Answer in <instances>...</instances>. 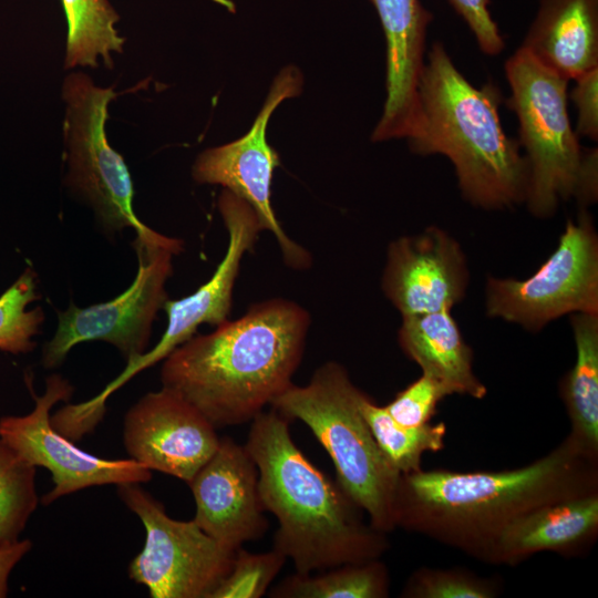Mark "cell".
<instances>
[{"label": "cell", "instance_id": "cell-10", "mask_svg": "<svg viewBox=\"0 0 598 598\" xmlns=\"http://www.w3.org/2000/svg\"><path fill=\"white\" fill-rule=\"evenodd\" d=\"M117 494L146 535L128 566L130 578L145 586L152 598H212L229 574L236 550L220 545L194 519L169 517L140 483L120 484Z\"/></svg>", "mask_w": 598, "mask_h": 598}, {"label": "cell", "instance_id": "cell-3", "mask_svg": "<svg viewBox=\"0 0 598 598\" xmlns=\"http://www.w3.org/2000/svg\"><path fill=\"white\" fill-rule=\"evenodd\" d=\"M585 457L567 437L527 466L502 472L417 471L401 474L396 526L416 529L488 555L515 518L546 503L594 491Z\"/></svg>", "mask_w": 598, "mask_h": 598}, {"label": "cell", "instance_id": "cell-11", "mask_svg": "<svg viewBox=\"0 0 598 598\" xmlns=\"http://www.w3.org/2000/svg\"><path fill=\"white\" fill-rule=\"evenodd\" d=\"M301 86L302 76L297 68L282 69L249 132L234 142L205 150L192 167L196 183L220 185L248 203L262 229L276 238L285 264L295 270L308 269L312 257L285 233L271 206V183L279 157L268 144L266 131L275 109L286 99L298 95Z\"/></svg>", "mask_w": 598, "mask_h": 598}, {"label": "cell", "instance_id": "cell-18", "mask_svg": "<svg viewBox=\"0 0 598 598\" xmlns=\"http://www.w3.org/2000/svg\"><path fill=\"white\" fill-rule=\"evenodd\" d=\"M520 48L568 81L598 68V0H540Z\"/></svg>", "mask_w": 598, "mask_h": 598}, {"label": "cell", "instance_id": "cell-16", "mask_svg": "<svg viewBox=\"0 0 598 598\" xmlns=\"http://www.w3.org/2000/svg\"><path fill=\"white\" fill-rule=\"evenodd\" d=\"M258 477L245 446L225 436L187 483L196 504L195 523L226 548L237 550L268 529Z\"/></svg>", "mask_w": 598, "mask_h": 598}, {"label": "cell", "instance_id": "cell-24", "mask_svg": "<svg viewBox=\"0 0 598 598\" xmlns=\"http://www.w3.org/2000/svg\"><path fill=\"white\" fill-rule=\"evenodd\" d=\"M359 409L378 446L401 474L420 471L424 452H437L444 447L446 426L443 422L421 426L401 425L385 406L375 404L363 392L359 399Z\"/></svg>", "mask_w": 598, "mask_h": 598}, {"label": "cell", "instance_id": "cell-28", "mask_svg": "<svg viewBox=\"0 0 598 598\" xmlns=\"http://www.w3.org/2000/svg\"><path fill=\"white\" fill-rule=\"evenodd\" d=\"M404 597L416 598H489L492 585L461 570L420 569L409 580Z\"/></svg>", "mask_w": 598, "mask_h": 598}, {"label": "cell", "instance_id": "cell-32", "mask_svg": "<svg viewBox=\"0 0 598 598\" xmlns=\"http://www.w3.org/2000/svg\"><path fill=\"white\" fill-rule=\"evenodd\" d=\"M31 548L32 542L28 538L0 547V598L7 597L10 574Z\"/></svg>", "mask_w": 598, "mask_h": 598}, {"label": "cell", "instance_id": "cell-22", "mask_svg": "<svg viewBox=\"0 0 598 598\" xmlns=\"http://www.w3.org/2000/svg\"><path fill=\"white\" fill-rule=\"evenodd\" d=\"M68 35L65 69L97 68L99 59L112 69L113 54L122 53L125 39L118 33L120 16L109 0H61Z\"/></svg>", "mask_w": 598, "mask_h": 598}, {"label": "cell", "instance_id": "cell-29", "mask_svg": "<svg viewBox=\"0 0 598 598\" xmlns=\"http://www.w3.org/2000/svg\"><path fill=\"white\" fill-rule=\"evenodd\" d=\"M450 395L446 389L430 375H422L400 391L385 405L395 422L404 426H421L429 423L437 403Z\"/></svg>", "mask_w": 598, "mask_h": 598}, {"label": "cell", "instance_id": "cell-9", "mask_svg": "<svg viewBox=\"0 0 598 598\" xmlns=\"http://www.w3.org/2000/svg\"><path fill=\"white\" fill-rule=\"evenodd\" d=\"M489 318L539 331L565 315L598 313V236L585 208L568 219L557 247L526 279L488 277Z\"/></svg>", "mask_w": 598, "mask_h": 598}, {"label": "cell", "instance_id": "cell-19", "mask_svg": "<svg viewBox=\"0 0 598 598\" xmlns=\"http://www.w3.org/2000/svg\"><path fill=\"white\" fill-rule=\"evenodd\" d=\"M598 528V495L594 491L540 505L512 520L487 555L514 564L539 551H567L594 537Z\"/></svg>", "mask_w": 598, "mask_h": 598}, {"label": "cell", "instance_id": "cell-20", "mask_svg": "<svg viewBox=\"0 0 598 598\" xmlns=\"http://www.w3.org/2000/svg\"><path fill=\"white\" fill-rule=\"evenodd\" d=\"M402 351L425 373L442 384L448 394L482 399L485 385L473 371V352L455 321L452 310L403 316L398 332Z\"/></svg>", "mask_w": 598, "mask_h": 598}, {"label": "cell", "instance_id": "cell-23", "mask_svg": "<svg viewBox=\"0 0 598 598\" xmlns=\"http://www.w3.org/2000/svg\"><path fill=\"white\" fill-rule=\"evenodd\" d=\"M389 575L379 559L347 563L317 574L295 573L269 590L272 598H384Z\"/></svg>", "mask_w": 598, "mask_h": 598}, {"label": "cell", "instance_id": "cell-17", "mask_svg": "<svg viewBox=\"0 0 598 598\" xmlns=\"http://www.w3.org/2000/svg\"><path fill=\"white\" fill-rule=\"evenodd\" d=\"M386 41V100L372 141L408 138L419 109L427 27L433 16L420 0H371Z\"/></svg>", "mask_w": 598, "mask_h": 598}, {"label": "cell", "instance_id": "cell-8", "mask_svg": "<svg viewBox=\"0 0 598 598\" xmlns=\"http://www.w3.org/2000/svg\"><path fill=\"white\" fill-rule=\"evenodd\" d=\"M116 95L113 86H97L82 72L64 79L65 183L93 208L105 230L132 228L142 235L152 229L134 213L131 174L122 155L109 144L105 132L109 105Z\"/></svg>", "mask_w": 598, "mask_h": 598}, {"label": "cell", "instance_id": "cell-31", "mask_svg": "<svg viewBox=\"0 0 598 598\" xmlns=\"http://www.w3.org/2000/svg\"><path fill=\"white\" fill-rule=\"evenodd\" d=\"M570 97L578 111L576 133L592 141L598 140V68L576 80Z\"/></svg>", "mask_w": 598, "mask_h": 598}, {"label": "cell", "instance_id": "cell-4", "mask_svg": "<svg viewBox=\"0 0 598 598\" xmlns=\"http://www.w3.org/2000/svg\"><path fill=\"white\" fill-rule=\"evenodd\" d=\"M497 85L474 86L444 45L427 53L419 109L408 137L419 155L442 154L454 165L463 197L476 207L504 209L525 203L528 165L518 140L503 130Z\"/></svg>", "mask_w": 598, "mask_h": 598}, {"label": "cell", "instance_id": "cell-27", "mask_svg": "<svg viewBox=\"0 0 598 598\" xmlns=\"http://www.w3.org/2000/svg\"><path fill=\"white\" fill-rule=\"evenodd\" d=\"M287 558L276 549L252 554L238 548L233 567L212 598H259L270 587Z\"/></svg>", "mask_w": 598, "mask_h": 598}, {"label": "cell", "instance_id": "cell-2", "mask_svg": "<svg viewBox=\"0 0 598 598\" xmlns=\"http://www.w3.org/2000/svg\"><path fill=\"white\" fill-rule=\"evenodd\" d=\"M290 420L271 408L252 421L245 448L258 468L262 507L278 520L272 548L310 574L378 559L385 534L362 522L355 504L292 440Z\"/></svg>", "mask_w": 598, "mask_h": 598}, {"label": "cell", "instance_id": "cell-13", "mask_svg": "<svg viewBox=\"0 0 598 598\" xmlns=\"http://www.w3.org/2000/svg\"><path fill=\"white\" fill-rule=\"evenodd\" d=\"M218 210L228 233L226 252L213 276L189 296L166 300L167 326L157 344L138 355L97 395L86 401L94 411H105L107 398L135 374L164 360L175 348L195 336L203 323L217 327L228 320L233 291L241 260L262 231L258 216L248 203L227 189L218 197Z\"/></svg>", "mask_w": 598, "mask_h": 598}, {"label": "cell", "instance_id": "cell-14", "mask_svg": "<svg viewBox=\"0 0 598 598\" xmlns=\"http://www.w3.org/2000/svg\"><path fill=\"white\" fill-rule=\"evenodd\" d=\"M220 437L189 402L163 388L143 395L124 416L130 457L188 483L215 453Z\"/></svg>", "mask_w": 598, "mask_h": 598}, {"label": "cell", "instance_id": "cell-12", "mask_svg": "<svg viewBox=\"0 0 598 598\" xmlns=\"http://www.w3.org/2000/svg\"><path fill=\"white\" fill-rule=\"evenodd\" d=\"M25 381L35 402L34 409L25 415L1 416L0 439L29 464L50 471L54 486L42 496L43 505L91 486L142 484L152 478V471L141 463L132 458H101L79 448L52 425L51 409L72 395L73 388L68 380L60 374L50 375L40 396L33 392L31 373Z\"/></svg>", "mask_w": 598, "mask_h": 598}, {"label": "cell", "instance_id": "cell-26", "mask_svg": "<svg viewBox=\"0 0 598 598\" xmlns=\"http://www.w3.org/2000/svg\"><path fill=\"white\" fill-rule=\"evenodd\" d=\"M37 275L30 268L0 296V350L12 354L31 352L37 343L33 338L44 321L40 307L28 310L38 300Z\"/></svg>", "mask_w": 598, "mask_h": 598}, {"label": "cell", "instance_id": "cell-15", "mask_svg": "<svg viewBox=\"0 0 598 598\" xmlns=\"http://www.w3.org/2000/svg\"><path fill=\"white\" fill-rule=\"evenodd\" d=\"M468 281L461 245L436 226L388 246L381 288L402 317L452 310L464 299Z\"/></svg>", "mask_w": 598, "mask_h": 598}, {"label": "cell", "instance_id": "cell-21", "mask_svg": "<svg viewBox=\"0 0 598 598\" xmlns=\"http://www.w3.org/2000/svg\"><path fill=\"white\" fill-rule=\"evenodd\" d=\"M576 361L560 384L571 422L568 439L588 460L598 452V313H573Z\"/></svg>", "mask_w": 598, "mask_h": 598}, {"label": "cell", "instance_id": "cell-6", "mask_svg": "<svg viewBox=\"0 0 598 598\" xmlns=\"http://www.w3.org/2000/svg\"><path fill=\"white\" fill-rule=\"evenodd\" d=\"M361 393L346 368L329 361L306 385L292 383L270 406L310 429L334 465L336 482L368 514L370 525L386 534L396 527L401 473L378 446L359 409Z\"/></svg>", "mask_w": 598, "mask_h": 598}, {"label": "cell", "instance_id": "cell-1", "mask_svg": "<svg viewBox=\"0 0 598 598\" xmlns=\"http://www.w3.org/2000/svg\"><path fill=\"white\" fill-rule=\"evenodd\" d=\"M311 323L293 300L259 301L236 320L175 348L162 386L194 405L217 429L251 422L292 384Z\"/></svg>", "mask_w": 598, "mask_h": 598}, {"label": "cell", "instance_id": "cell-5", "mask_svg": "<svg viewBox=\"0 0 598 598\" xmlns=\"http://www.w3.org/2000/svg\"><path fill=\"white\" fill-rule=\"evenodd\" d=\"M508 107L518 118V143L526 152L525 203L538 218L553 216L560 202L586 208L598 196V150L584 148L568 114V80L519 48L505 63Z\"/></svg>", "mask_w": 598, "mask_h": 598}, {"label": "cell", "instance_id": "cell-25", "mask_svg": "<svg viewBox=\"0 0 598 598\" xmlns=\"http://www.w3.org/2000/svg\"><path fill=\"white\" fill-rule=\"evenodd\" d=\"M35 468L0 439V547L21 539L39 504Z\"/></svg>", "mask_w": 598, "mask_h": 598}, {"label": "cell", "instance_id": "cell-7", "mask_svg": "<svg viewBox=\"0 0 598 598\" xmlns=\"http://www.w3.org/2000/svg\"><path fill=\"white\" fill-rule=\"evenodd\" d=\"M133 248L138 268L124 292L85 308L70 302L66 310L58 311L55 333L42 351L44 368L59 367L73 347L92 340L114 346L127 362L144 353L157 312L168 299L165 286L183 241L152 229L136 235Z\"/></svg>", "mask_w": 598, "mask_h": 598}, {"label": "cell", "instance_id": "cell-30", "mask_svg": "<svg viewBox=\"0 0 598 598\" xmlns=\"http://www.w3.org/2000/svg\"><path fill=\"white\" fill-rule=\"evenodd\" d=\"M454 10L473 32L480 49L489 55H496L504 49V40L497 24L492 19L489 0H448Z\"/></svg>", "mask_w": 598, "mask_h": 598}]
</instances>
